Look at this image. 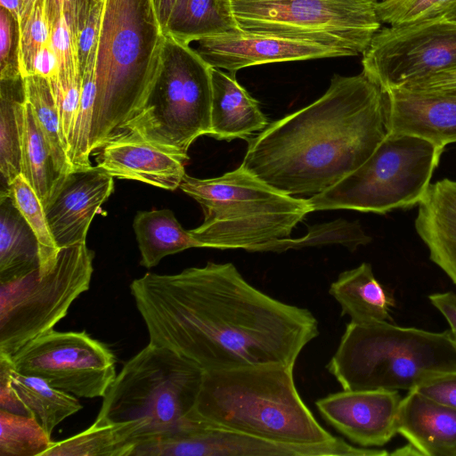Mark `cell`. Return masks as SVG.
Segmentation results:
<instances>
[{
  "instance_id": "cell-1",
  "label": "cell",
  "mask_w": 456,
  "mask_h": 456,
  "mask_svg": "<svg viewBox=\"0 0 456 456\" xmlns=\"http://www.w3.org/2000/svg\"><path fill=\"white\" fill-rule=\"evenodd\" d=\"M130 292L149 343L204 371L295 366L319 335L311 311L257 289L232 263L208 262L175 274L147 273L131 282Z\"/></svg>"
},
{
  "instance_id": "cell-2",
  "label": "cell",
  "mask_w": 456,
  "mask_h": 456,
  "mask_svg": "<svg viewBox=\"0 0 456 456\" xmlns=\"http://www.w3.org/2000/svg\"><path fill=\"white\" fill-rule=\"evenodd\" d=\"M387 93L363 71L335 74L309 105L248 140L241 167L288 195H315L360 167L388 134Z\"/></svg>"
},
{
  "instance_id": "cell-3",
  "label": "cell",
  "mask_w": 456,
  "mask_h": 456,
  "mask_svg": "<svg viewBox=\"0 0 456 456\" xmlns=\"http://www.w3.org/2000/svg\"><path fill=\"white\" fill-rule=\"evenodd\" d=\"M294 366L265 364L204 371L192 411L206 425L290 444H321L333 436L297 389Z\"/></svg>"
},
{
  "instance_id": "cell-4",
  "label": "cell",
  "mask_w": 456,
  "mask_h": 456,
  "mask_svg": "<svg viewBox=\"0 0 456 456\" xmlns=\"http://www.w3.org/2000/svg\"><path fill=\"white\" fill-rule=\"evenodd\" d=\"M165 38L152 0H103L91 153L142 103L159 69Z\"/></svg>"
},
{
  "instance_id": "cell-5",
  "label": "cell",
  "mask_w": 456,
  "mask_h": 456,
  "mask_svg": "<svg viewBox=\"0 0 456 456\" xmlns=\"http://www.w3.org/2000/svg\"><path fill=\"white\" fill-rule=\"evenodd\" d=\"M326 369L343 390L410 391L456 372V346L451 330L350 322Z\"/></svg>"
},
{
  "instance_id": "cell-6",
  "label": "cell",
  "mask_w": 456,
  "mask_h": 456,
  "mask_svg": "<svg viewBox=\"0 0 456 456\" xmlns=\"http://www.w3.org/2000/svg\"><path fill=\"white\" fill-rule=\"evenodd\" d=\"M179 188L203 209V223L189 230L200 248L259 252L271 242L289 238L313 212L308 199L279 191L241 166L215 178L185 175Z\"/></svg>"
},
{
  "instance_id": "cell-7",
  "label": "cell",
  "mask_w": 456,
  "mask_h": 456,
  "mask_svg": "<svg viewBox=\"0 0 456 456\" xmlns=\"http://www.w3.org/2000/svg\"><path fill=\"white\" fill-rule=\"evenodd\" d=\"M211 100V67L189 45L166 35L158 74L119 131L134 133L186 162L191 143L208 135Z\"/></svg>"
},
{
  "instance_id": "cell-8",
  "label": "cell",
  "mask_w": 456,
  "mask_h": 456,
  "mask_svg": "<svg viewBox=\"0 0 456 456\" xmlns=\"http://www.w3.org/2000/svg\"><path fill=\"white\" fill-rule=\"evenodd\" d=\"M444 150L417 135L388 132L360 167L308 201L313 211L349 209L375 214L419 205Z\"/></svg>"
},
{
  "instance_id": "cell-9",
  "label": "cell",
  "mask_w": 456,
  "mask_h": 456,
  "mask_svg": "<svg viewBox=\"0 0 456 456\" xmlns=\"http://www.w3.org/2000/svg\"><path fill=\"white\" fill-rule=\"evenodd\" d=\"M203 374L191 360L149 343L117 374L94 422L138 421L151 436L165 430L192 411Z\"/></svg>"
},
{
  "instance_id": "cell-10",
  "label": "cell",
  "mask_w": 456,
  "mask_h": 456,
  "mask_svg": "<svg viewBox=\"0 0 456 456\" xmlns=\"http://www.w3.org/2000/svg\"><path fill=\"white\" fill-rule=\"evenodd\" d=\"M94 252L86 241L60 248L53 266L0 282V353L12 356L53 329L90 287Z\"/></svg>"
},
{
  "instance_id": "cell-11",
  "label": "cell",
  "mask_w": 456,
  "mask_h": 456,
  "mask_svg": "<svg viewBox=\"0 0 456 456\" xmlns=\"http://www.w3.org/2000/svg\"><path fill=\"white\" fill-rule=\"evenodd\" d=\"M243 31L276 34L363 53L380 29L377 0H230Z\"/></svg>"
},
{
  "instance_id": "cell-12",
  "label": "cell",
  "mask_w": 456,
  "mask_h": 456,
  "mask_svg": "<svg viewBox=\"0 0 456 456\" xmlns=\"http://www.w3.org/2000/svg\"><path fill=\"white\" fill-rule=\"evenodd\" d=\"M14 370L76 397H103L117 376L113 353L85 330H48L12 356Z\"/></svg>"
},
{
  "instance_id": "cell-13",
  "label": "cell",
  "mask_w": 456,
  "mask_h": 456,
  "mask_svg": "<svg viewBox=\"0 0 456 456\" xmlns=\"http://www.w3.org/2000/svg\"><path fill=\"white\" fill-rule=\"evenodd\" d=\"M362 71L386 93L456 65V23L437 18L380 28L362 53Z\"/></svg>"
},
{
  "instance_id": "cell-14",
  "label": "cell",
  "mask_w": 456,
  "mask_h": 456,
  "mask_svg": "<svg viewBox=\"0 0 456 456\" xmlns=\"http://www.w3.org/2000/svg\"><path fill=\"white\" fill-rule=\"evenodd\" d=\"M380 449L356 447L344 439L290 444L206 425L186 416L141 443L132 456H384Z\"/></svg>"
},
{
  "instance_id": "cell-15",
  "label": "cell",
  "mask_w": 456,
  "mask_h": 456,
  "mask_svg": "<svg viewBox=\"0 0 456 456\" xmlns=\"http://www.w3.org/2000/svg\"><path fill=\"white\" fill-rule=\"evenodd\" d=\"M191 43L211 68L231 72L268 63L351 56L342 48L314 40L243 30Z\"/></svg>"
},
{
  "instance_id": "cell-16",
  "label": "cell",
  "mask_w": 456,
  "mask_h": 456,
  "mask_svg": "<svg viewBox=\"0 0 456 456\" xmlns=\"http://www.w3.org/2000/svg\"><path fill=\"white\" fill-rule=\"evenodd\" d=\"M397 390H343L315 402L325 421L362 447H379L396 434Z\"/></svg>"
},
{
  "instance_id": "cell-17",
  "label": "cell",
  "mask_w": 456,
  "mask_h": 456,
  "mask_svg": "<svg viewBox=\"0 0 456 456\" xmlns=\"http://www.w3.org/2000/svg\"><path fill=\"white\" fill-rule=\"evenodd\" d=\"M113 178L97 167L61 178L44 208L59 249L86 241L94 216L114 190Z\"/></svg>"
},
{
  "instance_id": "cell-18",
  "label": "cell",
  "mask_w": 456,
  "mask_h": 456,
  "mask_svg": "<svg viewBox=\"0 0 456 456\" xmlns=\"http://www.w3.org/2000/svg\"><path fill=\"white\" fill-rule=\"evenodd\" d=\"M97 167L118 179L174 191L185 176V161L134 133L121 130L100 149Z\"/></svg>"
},
{
  "instance_id": "cell-19",
  "label": "cell",
  "mask_w": 456,
  "mask_h": 456,
  "mask_svg": "<svg viewBox=\"0 0 456 456\" xmlns=\"http://www.w3.org/2000/svg\"><path fill=\"white\" fill-rule=\"evenodd\" d=\"M388 131L422 137L445 148L456 142V90L387 92Z\"/></svg>"
},
{
  "instance_id": "cell-20",
  "label": "cell",
  "mask_w": 456,
  "mask_h": 456,
  "mask_svg": "<svg viewBox=\"0 0 456 456\" xmlns=\"http://www.w3.org/2000/svg\"><path fill=\"white\" fill-rule=\"evenodd\" d=\"M396 430L420 455L456 456V410L415 389L401 400Z\"/></svg>"
},
{
  "instance_id": "cell-21",
  "label": "cell",
  "mask_w": 456,
  "mask_h": 456,
  "mask_svg": "<svg viewBox=\"0 0 456 456\" xmlns=\"http://www.w3.org/2000/svg\"><path fill=\"white\" fill-rule=\"evenodd\" d=\"M418 206L416 232L430 260L456 285V180L431 183Z\"/></svg>"
},
{
  "instance_id": "cell-22",
  "label": "cell",
  "mask_w": 456,
  "mask_h": 456,
  "mask_svg": "<svg viewBox=\"0 0 456 456\" xmlns=\"http://www.w3.org/2000/svg\"><path fill=\"white\" fill-rule=\"evenodd\" d=\"M211 80L209 136L225 141L246 140L269 125L259 102L238 82L236 72L211 68Z\"/></svg>"
},
{
  "instance_id": "cell-23",
  "label": "cell",
  "mask_w": 456,
  "mask_h": 456,
  "mask_svg": "<svg viewBox=\"0 0 456 456\" xmlns=\"http://www.w3.org/2000/svg\"><path fill=\"white\" fill-rule=\"evenodd\" d=\"M329 293L341 306V316L348 315L352 322H392L391 307L395 299L376 279L371 265L342 272L329 289Z\"/></svg>"
},
{
  "instance_id": "cell-24",
  "label": "cell",
  "mask_w": 456,
  "mask_h": 456,
  "mask_svg": "<svg viewBox=\"0 0 456 456\" xmlns=\"http://www.w3.org/2000/svg\"><path fill=\"white\" fill-rule=\"evenodd\" d=\"M150 436L146 425L138 421L94 422L77 435L53 442L42 456H132Z\"/></svg>"
},
{
  "instance_id": "cell-25",
  "label": "cell",
  "mask_w": 456,
  "mask_h": 456,
  "mask_svg": "<svg viewBox=\"0 0 456 456\" xmlns=\"http://www.w3.org/2000/svg\"><path fill=\"white\" fill-rule=\"evenodd\" d=\"M39 268L37 240L13 204L8 190L0 197V282L20 278Z\"/></svg>"
},
{
  "instance_id": "cell-26",
  "label": "cell",
  "mask_w": 456,
  "mask_h": 456,
  "mask_svg": "<svg viewBox=\"0 0 456 456\" xmlns=\"http://www.w3.org/2000/svg\"><path fill=\"white\" fill-rule=\"evenodd\" d=\"M20 129V175L37 193L44 208L65 175L56 168L48 144L26 98L17 104Z\"/></svg>"
},
{
  "instance_id": "cell-27",
  "label": "cell",
  "mask_w": 456,
  "mask_h": 456,
  "mask_svg": "<svg viewBox=\"0 0 456 456\" xmlns=\"http://www.w3.org/2000/svg\"><path fill=\"white\" fill-rule=\"evenodd\" d=\"M239 30L230 0H175L165 35L189 44Z\"/></svg>"
},
{
  "instance_id": "cell-28",
  "label": "cell",
  "mask_w": 456,
  "mask_h": 456,
  "mask_svg": "<svg viewBox=\"0 0 456 456\" xmlns=\"http://www.w3.org/2000/svg\"><path fill=\"white\" fill-rule=\"evenodd\" d=\"M133 227L141 253L140 264L146 268L157 265L167 256L200 248L169 209L140 211Z\"/></svg>"
},
{
  "instance_id": "cell-29",
  "label": "cell",
  "mask_w": 456,
  "mask_h": 456,
  "mask_svg": "<svg viewBox=\"0 0 456 456\" xmlns=\"http://www.w3.org/2000/svg\"><path fill=\"white\" fill-rule=\"evenodd\" d=\"M11 379L20 400L49 435L61 422L83 408L76 396L39 377L19 373L13 368Z\"/></svg>"
},
{
  "instance_id": "cell-30",
  "label": "cell",
  "mask_w": 456,
  "mask_h": 456,
  "mask_svg": "<svg viewBox=\"0 0 456 456\" xmlns=\"http://www.w3.org/2000/svg\"><path fill=\"white\" fill-rule=\"evenodd\" d=\"M22 78L25 98L48 144L57 170L61 175L74 171L49 80L37 75Z\"/></svg>"
},
{
  "instance_id": "cell-31",
  "label": "cell",
  "mask_w": 456,
  "mask_h": 456,
  "mask_svg": "<svg viewBox=\"0 0 456 456\" xmlns=\"http://www.w3.org/2000/svg\"><path fill=\"white\" fill-rule=\"evenodd\" d=\"M24 98V83L21 77L1 79L0 172L6 188L20 175V146L17 104Z\"/></svg>"
},
{
  "instance_id": "cell-32",
  "label": "cell",
  "mask_w": 456,
  "mask_h": 456,
  "mask_svg": "<svg viewBox=\"0 0 456 456\" xmlns=\"http://www.w3.org/2000/svg\"><path fill=\"white\" fill-rule=\"evenodd\" d=\"M371 238L365 233L358 222L338 219L332 222L308 226L305 235L300 238H286L264 246L259 252L281 253L289 249L340 244L350 251L365 246Z\"/></svg>"
},
{
  "instance_id": "cell-33",
  "label": "cell",
  "mask_w": 456,
  "mask_h": 456,
  "mask_svg": "<svg viewBox=\"0 0 456 456\" xmlns=\"http://www.w3.org/2000/svg\"><path fill=\"white\" fill-rule=\"evenodd\" d=\"M13 204L34 232L39 246V272L45 273L55 264L59 248L51 233L44 206L37 193L20 175L7 188Z\"/></svg>"
},
{
  "instance_id": "cell-34",
  "label": "cell",
  "mask_w": 456,
  "mask_h": 456,
  "mask_svg": "<svg viewBox=\"0 0 456 456\" xmlns=\"http://www.w3.org/2000/svg\"><path fill=\"white\" fill-rule=\"evenodd\" d=\"M53 442L34 416L0 410V456H42Z\"/></svg>"
},
{
  "instance_id": "cell-35",
  "label": "cell",
  "mask_w": 456,
  "mask_h": 456,
  "mask_svg": "<svg viewBox=\"0 0 456 456\" xmlns=\"http://www.w3.org/2000/svg\"><path fill=\"white\" fill-rule=\"evenodd\" d=\"M18 63L21 77L31 75L36 54L50 45L51 28L45 0H35L24 8L18 21Z\"/></svg>"
},
{
  "instance_id": "cell-36",
  "label": "cell",
  "mask_w": 456,
  "mask_h": 456,
  "mask_svg": "<svg viewBox=\"0 0 456 456\" xmlns=\"http://www.w3.org/2000/svg\"><path fill=\"white\" fill-rule=\"evenodd\" d=\"M456 0H379L376 10L380 22L403 26L443 17Z\"/></svg>"
},
{
  "instance_id": "cell-37",
  "label": "cell",
  "mask_w": 456,
  "mask_h": 456,
  "mask_svg": "<svg viewBox=\"0 0 456 456\" xmlns=\"http://www.w3.org/2000/svg\"><path fill=\"white\" fill-rule=\"evenodd\" d=\"M49 82L69 151L81 96L82 70L79 69L59 70Z\"/></svg>"
},
{
  "instance_id": "cell-38",
  "label": "cell",
  "mask_w": 456,
  "mask_h": 456,
  "mask_svg": "<svg viewBox=\"0 0 456 456\" xmlns=\"http://www.w3.org/2000/svg\"><path fill=\"white\" fill-rule=\"evenodd\" d=\"M21 77L18 63V24L4 8L0 9V80Z\"/></svg>"
},
{
  "instance_id": "cell-39",
  "label": "cell",
  "mask_w": 456,
  "mask_h": 456,
  "mask_svg": "<svg viewBox=\"0 0 456 456\" xmlns=\"http://www.w3.org/2000/svg\"><path fill=\"white\" fill-rule=\"evenodd\" d=\"M50 45L59 61V70L81 69L77 40L62 15L51 32Z\"/></svg>"
},
{
  "instance_id": "cell-40",
  "label": "cell",
  "mask_w": 456,
  "mask_h": 456,
  "mask_svg": "<svg viewBox=\"0 0 456 456\" xmlns=\"http://www.w3.org/2000/svg\"><path fill=\"white\" fill-rule=\"evenodd\" d=\"M13 368L11 356L0 353V410L31 416L12 387L11 372Z\"/></svg>"
},
{
  "instance_id": "cell-41",
  "label": "cell",
  "mask_w": 456,
  "mask_h": 456,
  "mask_svg": "<svg viewBox=\"0 0 456 456\" xmlns=\"http://www.w3.org/2000/svg\"><path fill=\"white\" fill-rule=\"evenodd\" d=\"M414 389L438 403L456 410V372L442 374Z\"/></svg>"
},
{
  "instance_id": "cell-42",
  "label": "cell",
  "mask_w": 456,
  "mask_h": 456,
  "mask_svg": "<svg viewBox=\"0 0 456 456\" xmlns=\"http://www.w3.org/2000/svg\"><path fill=\"white\" fill-rule=\"evenodd\" d=\"M398 89L413 92H444L456 90V65L413 81Z\"/></svg>"
},
{
  "instance_id": "cell-43",
  "label": "cell",
  "mask_w": 456,
  "mask_h": 456,
  "mask_svg": "<svg viewBox=\"0 0 456 456\" xmlns=\"http://www.w3.org/2000/svg\"><path fill=\"white\" fill-rule=\"evenodd\" d=\"M59 72V61L51 45H45L36 54L31 75H37L51 80Z\"/></svg>"
},
{
  "instance_id": "cell-44",
  "label": "cell",
  "mask_w": 456,
  "mask_h": 456,
  "mask_svg": "<svg viewBox=\"0 0 456 456\" xmlns=\"http://www.w3.org/2000/svg\"><path fill=\"white\" fill-rule=\"evenodd\" d=\"M428 299L446 319L451 330L456 334V293H434L428 296Z\"/></svg>"
},
{
  "instance_id": "cell-45",
  "label": "cell",
  "mask_w": 456,
  "mask_h": 456,
  "mask_svg": "<svg viewBox=\"0 0 456 456\" xmlns=\"http://www.w3.org/2000/svg\"><path fill=\"white\" fill-rule=\"evenodd\" d=\"M69 0H45V10L51 31L59 19L64 15Z\"/></svg>"
},
{
  "instance_id": "cell-46",
  "label": "cell",
  "mask_w": 456,
  "mask_h": 456,
  "mask_svg": "<svg viewBox=\"0 0 456 456\" xmlns=\"http://www.w3.org/2000/svg\"><path fill=\"white\" fill-rule=\"evenodd\" d=\"M159 22L165 33V28L175 0H152Z\"/></svg>"
},
{
  "instance_id": "cell-47",
  "label": "cell",
  "mask_w": 456,
  "mask_h": 456,
  "mask_svg": "<svg viewBox=\"0 0 456 456\" xmlns=\"http://www.w3.org/2000/svg\"><path fill=\"white\" fill-rule=\"evenodd\" d=\"M1 7L4 8L18 23L24 7L23 0H0Z\"/></svg>"
},
{
  "instance_id": "cell-48",
  "label": "cell",
  "mask_w": 456,
  "mask_h": 456,
  "mask_svg": "<svg viewBox=\"0 0 456 456\" xmlns=\"http://www.w3.org/2000/svg\"><path fill=\"white\" fill-rule=\"evenodd\" d=\"M393 455H420L419 452L408 443L407 445L396 449L395 452L389 453Z\"/></svg>"
},
{
  "instance_id": "cell-49",
  "label": "cell",
  "mask_w": 456,
  "mask_h": 456,
  "mask_svg": "<svg viewBox=\"0 0 456 456\" xmlns=\"http://www.w3.org/2000/svg\"><path fill=\"white\" fill-rule=\"evenodd\" d=\"M441 18L444 20L456 23V4Z\"/></svg>"
},
{
  "instance_id": "cell-50",
  "label": "cell",
  "mask_w": 456,
  "mask_h": 456,
  "mask_svg": "<svg viewBox=\"0 0 456 456\" xmlns=\"http://www.w3.org/2000/svg\"><path fill=\"white\" fill-rule=\"evenodd\" d=\"M35 0H23V3H24V7H23V10L24 8L28 7V5H30Z\"/></svg>"
},
{
  "instance_id": "cell-51",
  "label": "cell",
  "mask_w": 456,
  "mask_h": 456,
  "mask_svg": "<svg viewBox=\"0 0 456 456\" xmlns=\"http://www.w3.org/2000/svg\"><path fill=\"white\" fill-rule=\"evenodd\" d=\"M451 332H452V336L453 342H454L455 346H456V334H455V333H453L452 330H451Z\"/></svg>"
},
{
  "instance_id": "cell-52",
  "label": "cell",
  "mask_w": 456,
  "mask_h": 456,
  "mask_svg": "<svg viewBox=\"0 0 456 456\" xmlns=\"http://www.w3.org/2000/svg\"><path fill=\"white\" fill-rule=\"evenodd\" d=\"M377 1H379V0H377Z\"/></svg>"
}]
</instances>
